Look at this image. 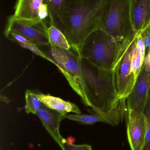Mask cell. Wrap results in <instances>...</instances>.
<instances>
[{"instance_id":"6da1fadb","label":"cell","mask_w":150,"mask_h":150,"mask_svg":"<svg viewBox=\"0 0 150 150\" xmlns=\"http://www.w3.org/2000/svg\"><path fill=\"white\" fill-rule=\"evenodd\" d=\"M81 63L85 93L92 111L105 123L118 126L126 117L127 99L119 97L113 70L98 67L82 57Z\"/></svg>"},{"instance_id":"7a4b0ae2","label":"cell","mask_w":150,"mask_h":150,"mask_svg":"<svg viewBox=\"0 0 150 150\" xmlns=\"http://www.w3.org/2000/svg\"><path fill=\"white\" fill-rule=\"evenodd\" d=\"M109 0H66L56 25L72 47L80 51L89 36L100 30L103 10Z\"/></svg>"},{"instance_id":"3957f363","label":"cell","mask_w":150,"mask_h":150,"mask_svg":"<svg viewBox=\"0 0 150 150\" xmlns=\"http://www.w3.org/2000/svg\"><path fill=\"white\" fill-rule=\"evenodd\" d=\"M130 4L131 0H109L103 10L100 30L116 40L119 51L136 34L131 20Z\"/></svg>"},{"instance_id":"277c9868","label":"cell","mask_w":150,"mask_h":150,"mask_svg":"<svg viewBox=\"0 0 150 150\" xmlns=\"http://www.w3.org/2000/svg\"><path fill=\"white\" fill-rule=\"evenodd\" d=\"M39 47L49 57L52 63L58 68L85 105L91 107L85 93L79 51L71 46L68 50L51 45Z\"/></svg>"},{"instance_id":"5b68a950","label":"cell","mask_w":150,"mask_h":150,"mask_svg":"<svg viewBox=\"0 0 150 150\" xmlns=\"http://www.w3.org/2000/svg\"><path fill=\"white\" fill-rule=\"evenodd\" d=\"M120 47L116 40L103 30L92 33L79 51L82 58L101 69L113 70Z\"/></svg>"},{"instance_id":"8992f818","label":"cell","mask_w":150,"mask_h":150,"mask_svg":"<svg viewBox=\"0 0 150 150\" xmlns=\"http://www.w3.org/2000/svg\"><path fill=\"white\" fill-rule=\"evenodd\" d=\"M138 35V33H136L113 69L120 98L127 99L136 82V78L131 70V62L133 52L137 44Z\"/></svg>"},{"instance_id":"52a82bcc","label":"cell","mask_w":150,"mask_h":150,"mask_svg":"<svg viewBox=\"0 0 150 150\" xmlns=\"http://www.w3.org/2000/svg\"><path fill=\"white\" fill-rule=\"evenodd\" d=\"M150 88V62L145 57L134 86L127 98V110L144 113Z\"/></svg>"},{"instance_id":"ba28073f","label":"cell","mask_w":150,"mask_h":150,"mask_svg":"<svg viewBox=\"0 0 150 150\" xmlns=\"http://www.w3.org/2000/svg\"><path fill=\"white\" fill-rule=\"evenodd\" d=\"M47 27L45 23L33 26L23 24L10 16L8 18L4 34L15 33L22 35L38 47L47 46L50 45L47 34Z\"/></svg>"},{"instance_id":"9c48e42d","label":"cell","mask_w":150,"mask_h":150,"mask_svg":"<svg viewBox=\"0 0 150 150\" xmlns=\"http://www.w3.org/2000/svg\"><path fill=\"white\" fill-rule=\"evenodd\" d=\"M127 135L131 150H142L144 147L147 121L144 113L127 110Z\"/></svg>"},{"instance_id":"30bf717a","label":"cell","mask_w":150,"mask_h":150,"mask_svg":"<svg viewBox=\"0 0 150 150\" xmlns=\"http://www.w3.org/2000/svg\"><path fill=\"white\" fill-rule=\"evenodd\" d=\"M44 0H17L12 18L26 25H38L44 23L38 17L40 7Z\"/></svg>"},{"instance_id":"8fae6325","label":"cell","mask_w":150,"mask_h":150,"mask_svg":"<svg viewBox=\"0 0 150 150\" xmlns=\"http://www.w3.org/2000/svg\"><path fill=\"white\" fill-rule=\"evenodd\" d=\"M36 115L48 134L60 147L66 141L60 132V124L62 120L65 119V115L48 108L43 103Z\"/></svg>"},{"instance_id":"7c38bea8","label":"cell","mask_w":150,"mask_h":150,"mask_svg":"<svg viewBox=\"0 0 150 150\" xmlns=\"http://www.w3.org/2000/svg\"><path fill=\"white\" fill-rule=\"evenodd\" d=\"M130 8L134 30L141 33L150 23V0H131Z\"/></svg>"},{"instance_id":"4fadbf2b","label":"cell","mask_w":150,"mask_h":150,"mask_svg":"<svg viewBox=\"0 0 150 150\" xmlns=\"http://www.w3.org/2000/svg\"><path fill=\"white\" fill-rule=\"evenodd\" d=\"M37 95L41 101L48 108L65 115L70 112L77 114L81 113L80 108L74 103L50 94L37 93Z\"/></svg>"},{"instance_id":"5bb4252c","label":"cell","mask_w":150,"mask_h":150,"mask_svg":"<svg viewBox=\"0 0 150 150\" xmlns=\"http://www.w3.org/2000/svg\"><path fill=\"white\" fill-rule=\"evenodd\" d=\"M138 33L137 44L133 52L131 62V70L136 79L142 67L145 58V49L143 39Z\"/></svg>"},{"instance_id":"9a60e30c","label":"cell","mask_w":150,"mask_h":150,"mask_svg":"<svg viewBox=\"0 0 150 150\" xmlns=\"http://www.w3.org/2000/svg\"><path fill=\"white\" fill-rule=\"evenodd\" d=\"M47 34L51 45L65 50H68L71 48L66 36L55 25H49L47 29Z\"/></svg>"},{"instance_id":"2e32d148","label":"cell","mask_w":150,"mask_h":150,"mask_svg":"<svg viewBox=\"0 0 150 150\" xmlns=\"http://www.w3.org/2000/svg\"><path fill=\"white\" fill-rule=\"evenodd\" d=\"M66 0H44L43 3L48 5L49 10V25H57L60 13Z\"/></svg>"},{"instance_id":"e0dca14e","label":"cell","mask_w":150,"mask_h":150,"mask_svg":"<svg viewBox=\"0 0 150 150\" xmlns=\"http://www.w3.org/2000/svg\"><path fill=\"white\" fill-rule=\"evenodd\" d=\"M25 99L26 112L36 115L42 104L37 96V93L31 90H27L25 93Z\"/></svg>"},{"instance_id":"ac0fdd59","label":"cell","mask_w":150,"mask_h":150,"mask_svg":"<svg viewBox=\"0 0 150 150\" xmlns=\"http://www.w3.org/2000/svg\"><path fill=\"white\" fill-rule=\"evenodd\" d=\"M70 120L84 124L91 125L97 122H105L103 118L97 115L77 114H67L65 115V119Z\"/></svg>"},{"instance_id":"d6986e66","label":"cell","mask_w":150,"mask_h":150,"mask_svg":"<svg viewBox=\"0 0 150 150\" xmlns=\"http://www.w3.org/2000/svg\"><path fill=\"white\" fill-rule=\"evenodd\" d=\"M19 45L23 48L28 49L34 54L41 57V58H44L50 62H52V61L49 59V57L40 49V48L37 45L33 44L31 41L24 44H20Z\"/></svg>"},{"instance_id":"ffe728a7","label":"cell","mask_w":150,"mask_h":150,"mask_svg":"<svg viewBox=\"0 0 150 150\" xmlns=\"http://www.w3.org/2000/svg\"><path fill=\"white\" fill-rule=\"evenodd\" d=\"M62 150H92L91 146L89 144L80 145L72 144L70 142L66 140L60 147Z\"/></svg>"},{"instance_id":"44dd1931","label":"cell","mask_w":150,"mask_h":150,"mask_svg":"<svg viewBox=\"0 0 150 150\" xmlns=\"http://www.w3.org/2000/svg\"><path fill=\"white\" fill-rule=\"evenodd\" d=\"M140 34L143 39L146 56L150 52V23Z\"/></svg>"},{"instance_id":"7402d4cb","label":"cell","mask_w":150,"mask_h":150,"mask_svg":"<svg viewBox=\"0 0 150 150\" xmlns=\"http://www.w3.org/2000/svg\"><path fill=\"white\" fill-rule=\"evenodd\" d=\"M38 17L41 22L45 23L46 18L49 17V10L46 4L43 3L41 5L38 13Z\"/></svg>"},{"instance_id":"603a6c76","label":"cell","mask_w":150,"mask_h":150,"mask_svg":"<svg viewBox=\"0 0 150 150\" xmlns=\"http://www.w3.org/2000/svg\"><path fill=\"white\" fill-rule=\"evenodd\" d=\"M145 57H147V58L149 59V60L150 62V52L149 53V54H147L146 56H145Z\"/></svg>"}]
</instances>
